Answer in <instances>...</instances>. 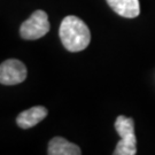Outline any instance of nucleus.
Here are the masks:
<instances>
[{"label": "nucleus", "mask_w": 155, "mask_h": 155, "mask_svg": "<svg viewBox=\"0 0 155 155\" xmlns=\"http://www.w3.org/2000/svg\"><path fill=\"white\" fill-rule=\"evenodd\" d=\"M59 36L62 45L69 52H81L89 46L91 32L89 27L77 16L69 15L61 22Z\"/></svg>", "instance_id": "1"}, {"label": "nucleus", "mask_w": 155, "mask_h": 155, "mask_svg": "<svg viewBox=\"0 0 155 155\" xmlns=\"http://www.w3.org/2000/svg\"><path fill=\"white\" fill-rule=\"evenodd\" d=\"M115 130L121 140L117 143L114 155L137 154V138L134 134V122L132 118L120 115L115 121Z\"/></svg>", "instance_id": "2"}, {"label": "nucleus", "mask_w": 155, "mask_h": 155, "mask_svg": "<svg viewBox=\"0 0 155 155\" xmlns=\"http://www.w3.org/2000/svg\"><path fill=\"white\" fill-rule=\"evenodd\" d=\"M50 21L48 16L44 11H36L31 14L28 20L21 24L20 35L23 39L36 40L44 37L50 31Z\"/></svg>", "instance_id": "3"}, {"label": "nucleus", "mask_w": 155, "mask_h": 155, "mask_svg": "<svg viewBox=\"0 0 155 155\" xmlns=\"http://www.w3.org/2000/svg\"><path fill=\"white\" fill-rule=\"evenodd\" d=\"M27 78V67L16 59L6 60L0 64V84L16 85Z\"/></svg>", "instance_id": "4"}, {"label": "nucleus", "mask_w": 155, "mask_h": 155, "mask_svg": "<svg viewBox=\"0 0 155 155\" xmlns=\"http://www.w3.org/2000/svg\"><path fill=\"white\" fill-rule=\"evenodd\" d=\"M48 111L43 106H36L28 110L22 111L16 118L17 125L21 129H30L41 122L47 116Z\"/></svg>", "instance_id": "5"}, {"label": "nucleus", "mask_w": 155, "mask_h": 155, "mask_svg": "<svg viewBox=\"0 0 155 155\" xmlns=\"http://www.w3.org/2000/svg\"><path fill=\"white\" fill-rule=\"evenodd\" d=\"M113 11L125 18H134L140 13L139 0H106Z\"/></svg>", "instance_id": "6"}, {"label": "nucleus", "mask_w": 155, "mask_h": 155, "mask_svg": "<svg viewBox=\"0 0 155 155\" xmlns=\"http://www.w3.org/2000/svg\"><path fill=\"white\" fill-rule=\"evenodd\" d=\"M47 153L50 155H81L82 150L77 145L62 137H55L50 141Z\"/></svg>", "instance_id": "7"}]
</instances>
